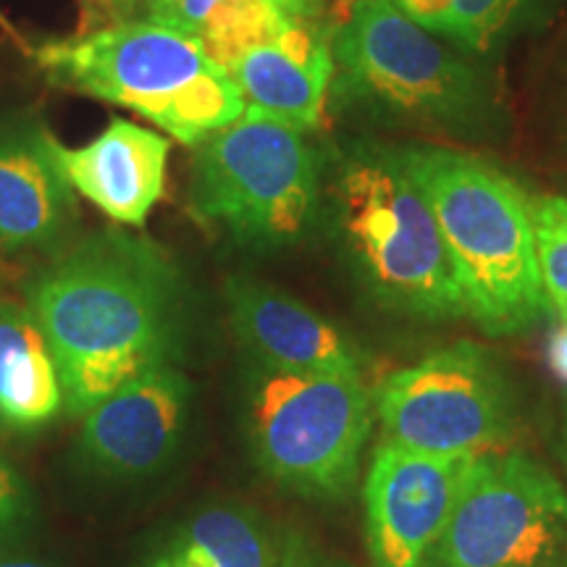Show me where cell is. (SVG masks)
<instances>
[{"label": "cell", "mask_w": 567, "mask_h": 567, "mask_svg": "<svg viewBox=\"0 0 567 567\" xmlns=\"http://www.w3.org/2000/svg\"><path fill=\"white\" fill-rule=\"evenodd\" d=\"M59 368L63 410L82 417L140 373L168 363L182 284L161 247L105 231L48 266L27 292Z\"/></svg>", "instance_id": "1"}, {"label": "cell", "mask_w": 567, "mask_h": 567, "mask_svg": "<svg viewBox=\"0 0 567 567\" xmlns=\"http://www.w3.org/2000/svg\"><path fill=\"white\" fill-rule=\"evenodd\" d=\"M400 158L434 210L465 316L492 337L534 329L549 305L526 193L476 155L429 147Z\"/></svg>", "instance_id": "2"}, {"label": "cell", "mask_w": 567, "mask_h": 567, "mask_svg": "<svg viewBox=\"0 0 567 567\" xmlns=\"http://www.w3.org/2000/svg\"><path fill=\"white\" fill-rule=\"evenodd\" d=\"M38 61L61 87L137 111L182 145H197L247 109L234 76L193 34L151 19L51 42Z\"/></svg>", "instance_id": "3"}, {"label": "cell", "mask_w": 567, "mask_h": 567, "mask_svg": "<svg viewBox=\"0 0 567 567\" xmlns=\"http://www.w3.org/2000/svg\"><path fill=\"white\" fill-rule=\"evenodd\" d=\"M339 213L360 271L402 313L465 316L436 216L400 155H360L339 179Z\"/></svg>", "instance_id": "4"}, {"label": "cell", "mask_w": 567, "mask_h": 567, "mask_svg": "<svg viewBox=\"0 0 567 567\" xmlns=\"http://www.w3.org/2000/svg\"><path fill=\"white\" fill-rule=\"evenodd\" d=\"M316 195V158L302 132L266 113L245 109L195 145L193 210L237 243H295L313 216Z\"/></svg>", "instance_id": "5"}, {"label": "cell", "mask_w": 567, "mask_h": 567, "mask_svg": "<svg viewBox=\"0 0 567 567\" xmlns=\"http://www.w3.org/2000/svg\"><path fill=\"white\" fill-rule=\"evenodd\" d=\"M373 415L363 375L258 368L247 417L255 460L289 492L339 499L358 478Z\"/></svg>", "instance_id": "6"}, {"label": "cell", "mask_w": 567, "mask_h": 567, "mask_svg": "<svg viewBox=\"0 0 567 567\" xmlns=\"http://www.w3.org/2000/svg\"><path fill=\"white\" fill-rule=\"evenodd\" d=\"M567 488L526 452L473 457L431 567H565Z\"/></svg>", "instance_id": "7"}, {"label": "cell", "mask_w": 567, "mask_h": 567, "mask_svg": "<svg viewBox=\"0 0 567 567\" xmlns=\"http://www.w3.org/2000/svg\"><path fill=\"white\" fill-rule=\"evenodd\" d=\"M381 439L439 457L499 450L515 423L502 368L476 342H455L396 368L373 394Z\"/></svg>", "instance_id": "8"}, {"label": "cell", "mask_w": 567, "mask_h": 567, "mask_svg": "<svg viewBox=\"0 0 567 567\" xmlns=\"http://www.w3.org/2000/svg\"><path fill=\"white\" fill-rule=\"evenodd\" d=\"M334 66L368 101L421 122H463L484 103L481 76L392 0H358L331 38Z\"/></svg>", "instance_id": "9"}, {"label": "cell", "mask_w": 567, "mask_h": 567, "mask_svg": "<svg viewBox=\"0 0 567 567\" xmlns=\"http://www.w3.org/2000/svg\"><path fill=\"white\" fill-rule=\"evenodd\" d=\"M473 457H439L381 439L363 484L371 567H431Z\"/></svg>", "instance_id": "10"}, {"label": "cell", "mask_w": 567, "mask_h": 567, "mask_svg": "<svg viewBox=\"0 0 567 567\" xmlns=\"http://www.w3.org/2000/svg\"><path fill=\"white\" fill-rule=\"evenodd\" d=\"M187 405V379L155 365L82 415L84 455L113 476H147L174 455Z\"/></svg>", "instance_id": "11"}, {"label": "cell", "mask_w": 567, "mask_h": 567, "mask_svg": "<svg viewBox=\"0 0 567 567\" xmlns=\"http://www.w3.org/2000/svg\"><path fill=\"white\" fill-rule=\"evenodd\" d=\"M226 302L234 334L264 371L363 375L360 347L271 284L234 276L226 284Z\"/></svg>", "instance_id": "12"}, {"label": "cell", "mask_w": 567, "mask_h": 567, "mask_svg": "<svg viewBox=\"0 0 567 567\" xmlns=\"http://www.w3.org/2000/svg\"><path fill=\"white\" fill-rule=\"evenodd\" d=\"M74 213L59 142L40 124H0V250L59 243Z\"/></svg>", "instance_id": "13"}, {"label": "cell", "mask_w": 567, "mask_h": 567, "mask_svg": "<svg viewBox=\"0 0 567 567\" xmlns=\"http://www.w3.org/2000/svg\"><path fill=\"white\" fill-rule=\"evenodd\" d=\"M334 69L331 40L310 19L289 17L279 34L260 42L234 66L231 76L247 109L305 134L323 122Z\"/></svg>", "instance_id": "14"}, {"label": "cell", "mask_w": 567, "mask_h": 567, "mask_svg": "<svg viewBox=\"0 0 567 567\" xmlns=\"http://www.w3.org/2000/svg\"><path fill=\"white\" fill-rule=\"evenodd\" d=\"M166 137L145 126L113 118L109 130L82 147H61L63 174L74 193L95 203L105 216L142 226L166 187Z\"/></svg>", "instance_id": "15"}, {"label": "cell", "mask_w": 567, "mask_h": 567, "mask_svg": "<svg viewBox=\"0 0 567 567\" xmlns=\"http://www.w3.org/2000/svg\"><path fill=\"white\" fill-rule=\"evenodd\" d=\"M63 413L59 368L30 308L0 302V425L40 431Z\"/></svg>", "instance_id": "16"}, {"label": "cell", "mask_w": 567, "mask_h": 567, "mask_svg": "<svg viewBox=\"0 0 567 567\" xmlns=\"http://www.w3.org/2000/svg\"><path fill=\"white\" fill-rule=\"evenodd\" d=\"M151 21L193 34L210 61L231 74L252 48L279 34L289 17L274 0H174L153 11Z\"/></svg>", "instance_id": "17"}, {"label": "cell", "mask_w": 567, "mask_h": 567, "mask_svg": "<svg viewBox=\"0 0 567 567\" xmlns=\"http://www.w3.org/2000/svg\"><path fill=\"white\" fill-rule=\"evenodd\" d=\"M268 528L239 507H210L184 523L145 567H276Z\"/></svg>", "instance_id": "18"}, {"label": "cell", "mask_w": 567, "mask_h": 567, "mask_svg": "<svg viewBox=\"0 0 567 567\" xmlns=\"http://www.w3.org/2000/svg\"><path fill=\"white\" fill-rule=\"evenodd\" d=\"M423 30L463 42L471 51H486L507 30L523 0H392Z\"/></svg>", "instance_id": "19"}, {"label": "cell", "mask_w": 567, "mask_h": 567, "mask_svg": "<svg viewBox=\"0 0 567 567\" xmlns=\"http://www.w3.org/2000/svg\"><path fill=\"white\" fill-rule=\"evenodd\" d=\"M536 264L549 310L567 321V197H528Z\"/></svg>", "instance_id": "20"}, {"label": "cell", "mask_w": 567, "mask_h": 567, "mask_svg": "<svg viewBox=\"0 0 567 567\" xmlns=\"http://www.w3.org/2000/svg\"><path fill=\"white\" fill-rule=\"evenodd\" d=\"M30 517V494L24 481L9 465V460L0 455V549L19 536Z\"/></svg>", "instance_id": "21"}, {"label": "cell", "mask_w": 567, "mask_h": 567, "mask_svg": "<svg viewBox=\"0 0 567 567\" xmlns=\"http://www.w3.org/2000/svg\"><path fill=\"white\" fill-rule=\"evenodd\" d=\"M279 9L287 13V17H302L308 19L310 13H313L318 6L326 3V0H274Z\"/></svg>", "instance_id": "22"}, {"label": "cell", "mask_w": 567, "mask_h": 567, "mask_svg": "<svg viewBox=\"0 0 567 567\" xmlns=\"http://www.w3.org/2000/svg\"><path fill=\"white\" fill-rule=\"evenodd\" d=\"M0 567H53V565L40 563V559H24V557H17V559H0Z\"/></svg>", "instance_id": "23"}, {"label": "cell", "mask_w": 567, "mask_h": 567, "mask_svg": "<svg viewBox=\"0 0 567 567\" xmlns=\"http://www.w3.org/2000/svg\"><path fill=\"white\" fill-rule=\"evenodd\" d=\"M168 3H174V0H147V13L158 11V9H163V6H168Z\"/></svg>", "instance_id": "24"}, {"label": "cell", "mask_w": 567, "mask_h": 567, "mask_svg": "<svg viewBox=\"0 0 567 567\" xmlns=\"http://www.w3.org/2000/svg\"><path fill=\"white\" fill-rule=\"evenodd\" d=\"M565 460H567V431H565Z\"/></svg>", "instance_id": "25"}, {"label": "cell", "mask_w": 567, "mask_h": 567, "mask_svg": "<svg viewBox=\"0 0 567 567\" xmlns=\"http://www.w3.org/2000/svg\"><path fill=\"white\" fill-rule=\"evenodd\" d=\"M284 567H302V565H295V563H287Z\"/></svg>", "instance_id": "26"}, {"label": "cell", "mask_w": 567, "mask_h": 567, "mask_svg": "<svg viewBox=\"0 0 567 567\" xmlns=\"http://www.w3.org/2000/svg\"><path fill=\"white\" fill-rule=\"evenodd\" d=\"M565 567H567V565H565Z\"/></svg>", "instance_id": "27"}]
</instances>
